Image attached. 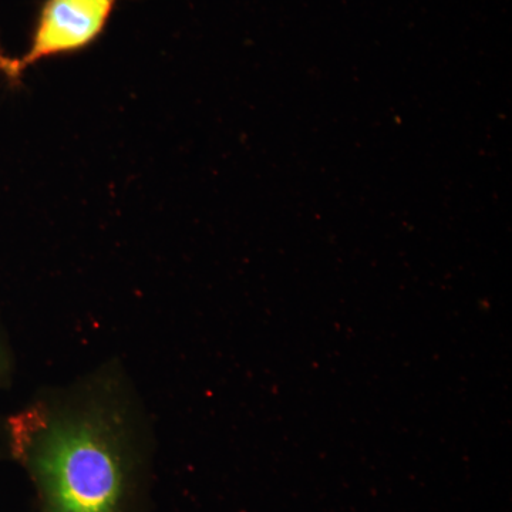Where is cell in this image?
Returning a JSON list of instances; mask_svg holds the SVG:
<instances>
[{"instance_id": "obj_1", "label": "cell", "mask_w": 512, "mask_h": 512, "mask_svg": "<svg viewBox=\"0 0 512 512\" xmlns=\"http://www.w3.org/2000/svg\"><path fill=\"white\" fill-rule=\"evenodd\" d=\"M0 437L32 484L37 512H146L153 423L119 360L40 390L2 420Z\"/></svg>"}, {"instance_id": "obj_2", "label": "cell", "mask_w": 512, "mask_h": 512, "mask_svg": "<svg viewBox=\"0 0 512 512\" xmlns=\"http://www.w3.org/2000/svg\"><path fill=\"white\" fill-rule=\"evenodd\" d=\"M126 0H42L37 6L28 49L19 56L0 47V77L9 89L46 60L80 55L106 35L114 13Z\"/></svg>"}, {"instance_id": "obj_3", "label": "cell", "mask_w": 512, "mask_h": 512, "mask_svg": "<svg viewBox=\"0 0 512 512\" xmlns=\"http://www.w3.org/2000/svg\"><path fill=\"white\" fill-rule=\"evenodd\" d=\"M13 376H15V353L10 345L5 322L0 315V390L8 389L12 384Z\"/></svg>"}]
</instances>
